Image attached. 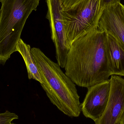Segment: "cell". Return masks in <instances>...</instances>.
<instances>
[{
	"label": "cell",
	"instance_id": "cell-1",
	"mask_svg": "<svg viewBox=\"0 0 124 124\" xmlns=\"http://www.w3.org/2000/svg\"><path fill=\"white\" fill-rule=\"evenodd\" d=\"M107 34L97 28L74 41L67 55L65 73L75 84L88 88L111 76L106 48Z\"/></svg>",
	"mask_w": 124,
	"mask_h": 124
},
{
	"label": "cell",
	"instance_id": "cell-2",
	"mask_svg": "<svg viewBox=\"0 0 124 124\" xmlns=\"http://www.w3.org/2000/svg\"><path fill=\"white\" fill-rule=\"evenodd\" d=\"M31 51L40 75L41 85L51 102L65 115L78 117L81 103L76 84L57 63L52 61L39 48H31Z\"/></svg>",
	"mask_w": 124,
	"mask_h": 124
},
{
	"label": "cell",
	"instance_id": "cell-3",
	"mask_svg": "<svg viewBox=\"0 0 124 124\" xmlns=\"http://www.w3.org/2000/svg\"><path fill=\"white\" fill-rule=\"evenodd\" d=\"M40 0H0V64L4 65L16 51L21 33L29 16Z\"/></svg>",
	"mask_w": 124,
	"mask_h": 124
},
{
	"label": "cell",
	"instance_id": "cell-4",
	"mask_svg": "<svg viewBox=\"0 0 124 124\" xmlns=\"http://www.w3.org/2000/svg\"><path fill=\"white\" fill-rule=\"evenodd\" d=\"M103 8L102 0H83L68 10H62L69 47L74 41L98 27Z\"/></svg>",
	"mask_w": 124,
	"mask_h": 124
},
{
	"label": "cell",
	"instance_id": "cell-5",
	"mask_svg": "<svg viewBox=\"0 0 124 124\" xmlns=\"http://www.w3.org/2000/svg\"><path fill=\"white\" fill-rule=\"evenodd\" d=\"M46 1L48 7L46 17L49 21L51 38L55 46L57 63L61 68H64L69 47L66 40L60 1V0Z\"/></svg>",
	"mask_w": 124,
	"mask_h": 124
},
{
	"label": "cell",
	"instance_id": "cell-6",
	"mask_svg": "<svg viewBox=\"0 0 124 124\" xmlns=\"http://www.w3.org/2000/svg\"><path fill=\"white\" fill-rule=\"evenodd\" d=\"M108 101L103 114L95 124H119L124 113V79L116 75L110 78Z\"/></svg>",
	"mask_w": 124,
	"mask_h": 124
},
{
	"label": "cell",
	"instance_id": "cell-7",
	"mask_svg": "<svg viewBox=\"0 0 124 124\" xmlns=\"http://www.w3.org/2000/svg\"><path fill=\"white\" fill-rule=\"evenodd\" d=\"M110 90V79L87 88L86 94L81 103V111L85 117L94 122L100 117L106 108Z\"/></svg>",
	"mask_w": 124,
	"mask_h": 124
},
{
	"label": "cell",
	"instance_id": "cell-8",
	"mask_svg": "<svg viewBox=\"0 0 124 124\" xmlns=\"http://www.w3.org/2000/svg\"><path fill=\"white\" fill-rule=\"evenodd\" d=\"M98 28L114 37L124 51V22L121 3L104 7Z\"/></svg>",
	"mask_w": 124,
	"mask_h": 124
},
{
	"label": "cell",
	"instance_id": "cell-9",
	"mask_svg": "<svg viewBox=\"0 0 124 124\" xmlns=\"http://www.w3.org/2000/svg\"><path fill=\"white\" fill-rule=\"evenodd\" d=\"M106 34V48L111 75L124 76V51L114 37Z\"/></svg>",
	"mask_w": 124,
	"mask_h": 124
},
{
	"label": "cell",
	"instance_id": "cell-10",
	"mask_svg": "<svg viewBox=\"0 0 124 124\" xmlns=\"http://www.w3.org/2000/svg\"><path fill=\"white\" fill-rule=\"evenodd\" d=\"M31 47L29 44L25 43L22 39L18 42L16 48L22 55L26 65L28 78L38 81L41 84L40 75L38 66L36 64L31 51Z\"/></svg>",
	"mask_w": 124,
	"mask_h": 124
},
{
	"label": "cell",
	"instance_id": "cell-11",
	"mask_svg": "<svg viewBox=\"0 0 124 124\" xmlns=\"http://www.w3.org/2000/svg\"><path fill=\"white\" fill-rule=\"evenodd\" d=\"M17 119L18 116L16 114L8 110L0 113V124H9L13 120Z\"/></svg>",
	"mask_w": 124,
	"mask_h": 124
},
{
	"label": "cell",
	"instance_id": "cell-12",
	"mask_svg": "<svg viewBox=\"0 0 124 124\" xmlns=\"http://www.w3.org/2000/svg\"><path fill=\"white\" fill-rule=\"evenodd\" d=\"M83 0H60L62 10L66 11L71 8Z\"/></svg>",
	"mask_w": 124,
	"mask_h": 124
},
{
	"label": "cell",
	"instance_id": "cell-13",
	"mask_svg": "<svg viewBox=\"0 0 124 124\" xmlns=\"http://www.w3.org/2000/svg\"><path fill=\"white\" fill-rule=\"evenodd\" d=\"M103 7L108 5L121 3V0H102Z\"/></svg>",
	"mask_w": 124,
	"mask_h": 124
},
{
	"label": "cell",
	"instance_id": "cell-14",
	"mask_svg": "<svg viewBox=\"0 0 124 124\" xmlns=\"http://www.w3.org/2000/svg\"><path fill=\"white\" fill-rule=\"evenodd\" d=\"M121 8L122 11L124 22V5L122 4L121 3Z\"/></svg>",
	"mask_w": 124,
	"mask_h": 124
},
{
	"label": "cell",
	"instance_id": "cell-15",
	"mask_svg": "<svg viewBox=\"0 0 124 124\" xmlns=\"http://www.w3.org/2000/svg\"><path fill=\"white\" fill-rule=\"evenodd\" d=\"M119 124H124V113L122 117Z\"/></svg>",
	"mask_w": 124,
	"mask_h": 124
},
{
	"label": "cell",
	"instance_id": "cell-16",
	"mask_svg": "<svg viewBox=\"0 0 124 124\" xmlns=\"http://www.w3.org/2000/svg\"><path fill=\"white\" fill-rule=\"evenodd\" d=\"M14 124V123H11H11H10V124Z\"/></svg>",
	"mask_w": 124,
	"mask_h": 124
},
{
	"label": "cell",
	"instance_id": "cell-17",
	"mask_svg": "<svg viewBox=\"0 0 124 124\" xmlns=\"http://www.w3.org/2000/svg\"></svg>",
	"mask_w": 124,
	"mask_h": 124
}]
</instances>
